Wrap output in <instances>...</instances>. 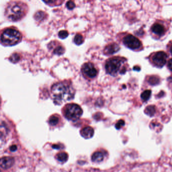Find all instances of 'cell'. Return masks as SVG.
Masks as SVG:
<instances>
[{"mask_svg":"<svg viewBox=\"0 0 172 172\" xmlns=\"http://www.w3.org/2000/svg\"><path fill=\"white\" fill-rule=\"evenodd\" d=\"M75 91L68 81L59 82L54 84L51 88V95L54 103L61 105L74 98Z\"/></svg>","mask_w":172,"mask_h":172,"instance_id":"6da1fadb","label":"cell"},{"mask_svg":"<svg viewBox=\"0 0 172 172\" xmlns=\"http://www.w3.org/2000/svg\"><path fill=\"white\" fill-rule=\"evenodd\" d=\"M27 11V6L25 3L13 1L8 4L6 8L5 16L9 20L18 21L24 18Z\"/></svg>","mask_w":172,"mask_h":172,"instance_id":"7a4b0ae2","label":"cell"},{"mask_svg":"<svg viewBox=\"0 0 172 172\" xmlns=\"http://www.w3.org/2000/svg\"><path fill=\"white\" fill-rule=\"evenodd\" d=\"M126 60L124 58L115 57L107 60L105 64V69L107 74L116 76L118 74H123L126 71L124 65Z\"/></svg>","mask_w":172,"mask_h":172,"instance_id":"3957f363","label":"cell"},{"mask_svg":"<svg viewBox=\"0 0 172 172\" xmlns=\"http://www.w3.org/2000/svg\"><path fill=\"white\" fill-rule=\"evenodd\" d=\"M22 39L21 33L15 28L4 30L1 36V44L5 46H12L18 44Z\"/></svg>","mask_w":172,"mask_h":172,"instance_id":"277c9868","label":"cell"},{"mask_svg":"<svg viewBox=\"0 0 172 172\" xmlns=\"http://www.w3.org/2000/svg\"><path fill=\"white\" fill-rule=\"evenodd\" d=\"M168 24L163 21L158 20L152 25L150 33L152 37L156 39H159L165 37L168 30Z\"/></svg>","mask_w":172,"mask_h":172,"instance_id":"5b68a950","label":"cell"},{"mask_svg":"<svg viewBox=\"0 0 172 172\" xmlns=\"http://www.w3.org/2000/svg\"><path fill=\"white\" fill-rule=\"evenodd\" d=\"M83 111L79 105L75 104H69L64 109V115L69 120L76 121L81 116Z\"/></svg>","mask_w":172,"mask_h":172,"instance_id":"8992f818","label":"cell"},{"mask_svg":"<svg viewBox=\"0 0 172 172\" xmlns=\"http://www.w3.org/2000/svg\"><path fill=\"white\" fill-rule=\"evenodd\" d=\"M122 43L124 46L133 51H140L143 48L142 43L138 39L130 34H126L122 37Z\"/></svg>","mask_w":172,"mask_h":172,"instance_id":"52a82bcc","label":"cell"},{"mask_svg":"<svg viewBox=\"0 0 172 172\" xmlns=\"http://www.w3.org/2000/svg\"><path fill=\"white\" fill-rule=\"evenodd\" d=\"M168 55L165 52L159 51L152 53L148 57V59L152 65L154 66L161 68L166 64Z\"/></svg>","mask_w":172,"mask_h":172,"instance_id":"ba28073f","label":"cell"},{"mask_svg":"<svg viewBox=\"0 0 172 172\" xmlns=\"http://www.w3.org/2000/svg\"><path fill=\"white\" fill-rule=\"evenodd\" d=\"M82 73L88 79H93L98 75V71L93 63L87 62L84 64L81 68Z\"/></svg>","mask_w":172,"mask_h":172,"instance_id":"9c48e42d","label":"cell"},{"mask_svg":"<svg viewBox=\"0 0 172 172\" xmlns=\"http://www.w3.org/2000/svg\"><path fill=\"white\" fill-rule=\"evenodd\" d=\"M58 42L52 41L48 44L49 48L53 50V53L57 55H62L65 53V48L60 44H57Z\"/></svg>","mask_w":172,"mask_h":172,"instance_id":"30bf717a","label":"cell"},{"mask_svg":"<svg viewBox=\"0 0 172 172\" xmlns=\"http://www.w3.org/2000/svg\"><path fill=\"white\" fill-rule=\"evenodd\" d=\"M120 48V46L116 43H111L105 46L104 49V54L106 55H111L119 51Z\"/></svg>","mask_w":172,"mask_h":172,"instance_id":"8fae6325","label":"cell"},{"mask_svg":"<svg viewBox=\"0 0 172 172\" xmlns=\"http://www.w3.org/2000/svg\"><path fill=\"white\" fill-rule=\"evenodd\" d=\"M14 163V159L11 157H2L1 159V168L4 169H7V168H11L13 166Z\"/></svg>","mask_w":172,"mask_h":172,"instance_id":"7c38bea8","label":"cell"},{"mask_svg":"<svg viewBox=\"0 0 172 172\" xmlns=\"http://www.w3.org/2000/svg\"><path fill=\"white\" fill-rule=\"evenodd\" d=\"M82 136L85 139L91 138L94 134V130L91 127L84 128L80 132Z\"/></svg>","mask_w":172,"mask_h":172,"instance_id":"4fadbf2b","label":"cell"},{"mask_svg":"<svg viewBox=\"0 0 172 172\" xmlns=\"http://www.w3.org/2000/svg\"><path fill=\"white\" fill-rule=\"evenodd\" d=\"M147 83L150 85H157L159 84L161 81L160 78L159 76L155 75H152L148 76L147 77Z\"/></svg>","mask_w":172,"mask_h":172,"instance_id":"5bb4252c","label":"cell"},{"mask_svg":"<svg viewBox=\"0 0 172 172\" xmlns=\"http://www.w3.org/2000/svg\"><path fill=\"white\" fill-rule=\"evenodd\" d=\"M91 159L94 162L99 163L102 161L104 159V154L101 152H95L92 155Z\"/></svg>","mask_w":172,"mask_h":172,"instance_id":"9a60e30c","label":"cell"},{"mask_svg":"<svg viewBox=\"0 0 172 172\" xmlns=\"http://www.w3.org/2000/svg\"><path fill=\"white\" fill-rule=\"evenodd\" d=\"M152 91L150 90H145L141 94V98L143 101L146 102L150 98Z\"/></svg>","mask_w":172,"mask_h":172,"instance_id":"2e32d148","label":"cell"},{"mask_svg":"<svg viewBox=\"0 0 172 172\" xmlns=\"http://www.w3.org/2000/svg\"><path fill=\"white\" fill-rule=\"evenodd\" d=\"M73 41L75 44L79 46V45L83 44L84 42V38L81 34H80L79 33H78L75 36Z\"/></svg>","mask_w":172,"mask_h":172,"instance_id":"e0dca14e","label":"cell"},{"mask_svg":"<svg viewBox=\"0 0 172 172\" xmlns=\"http://www.w3.org/2000/svg\"><path fill=\"white\" fill-rule=\"evenodd\" d=\"M145 113L146 115L150 116H154L155 113V107L153 105H149L148 107H147L145 110Z\"/></svg>","mask_w":172,"mask_h":172,"instance_id":"ac0fdd59","label":"cell"},{"mask_svg":"<svg viewBox=\"0 0 172 172\" xmlns=\"http://www.w3.org/2000/svg\"><path fill=\"white\" fill-rule=\"evenodd\" d=\"M58 160L61 162H64L68 159V156L66 152H61L57 155Z\"/></svg>","mask_w":172,"mask_h":172,"instance_id":"d6986e66","label":"cell"},{"mask_svg":"<svg viewBox=\"0 0 172 172\" xmlns=\"http://www.w3.org/2000/svg\"><path fill=\"white\" fill-rule=\"evenodd\" d=\"M20 59V55L17 53L12 54L9 58L10 61L13 63H17L19 61Z\"/></svg>","mask_w":172,"mask_h":172,"instance_id":"ffe728a7","label":"cell"},{"mask_svg":"<svg viewBox=\"0 0 172 172\" xmlns=\"http://www.w3.org/2000/svg\"><path fill=\"white\" fill-rule=\"evenodd\" d=\"M46 16V13L43 11H39L37 13H35L34 15V18L37 21L42 20Z\"/></svg>","mask_w":172,"mask_h":172,"instance_id":"44dd1931","label":"cell"},{"mask_svg":"<svg viewBox=\"0 0 172 172\" xmlns=\"http://www.w3.org/2000/svg\"><path fill=\"white\" fill-rule=\"evenodd\" d=\"M59 121V119L56 116H52L50 118L49 120V123L51 125H52L53 126H55V125L58 123V122Z\"/></svg>","mask_w":172,"mask_h":172,"instance_id":"7402d4cb","label":"cell"},{"mask_svg":"<svg viewBox=\"0 0 172 172\" xmlns=\"http://www.w3.org/2000/svg\"><path fill=\"white\" fill-rule=\"evenodd\" d=\"M69 33L67 30H62L58 33V36L60 39H65L68 36Z\"/></svg>","mask_w":172,"mask_h":172,"instance_id":"603a6c76","label":"cell"},{"mask_svg":"<svg viewBox=\"0 0 172 172\" xmlns=\"http://www.w3.org/2000/svg\"><path fill=\"white\" fill-rule=\"evenodd\" d=\"M66 7L69 10H73L75 7V4L72 1H68L67 2Z\"/></svg>","mask_w":172,"mask_h":172,"instance_id":"cb8c5ba5","label":"cell"},{"mask_svg":"<svg viewBox=\"0 0 172 172\" xmlns=\"http://www.w3.org/2000/svg\"><path fill=\"white\" fill-rule=\"evenodd\" d=\"M124 124H125L124 121L123 120H120L117 123L116 125H115V127L117 129H120L121 128L124 126Z\"/></svg>","mask_w":172,"mask_h":172,"instance_id":"d4e9b609","label":"cell"},{"mask_svg":"<svg viewBox=\"0 0 172 172\" xmlns=\"http://www.w3.org/2000/svg\"><path fill=\"white\" fill-rule=\"evenodd\" d=\"M167 67L172 72V58L168 60L167 64Z\"/></svg>","mask_w":172,"mask_h":172,"instance_id":"484cf974","label":"cell"},{"mask_svg":"<svg viewBox=\"0 0 172 172\" xmlns=\"http://www.w3.org/2000/svg\"><path fill=\"white\" fill-rule=\"evenodd\" d=\"M167 48L168 49V52H170L171 55H172V41H171L167 46Z\"/></svg>","mask_w":172,"mask_h":172,"instance_id":"4316f807","label":"cell"},{"mask_svg":"<svg viewBox=\"0 0 172 172\" xmlns=\"http://www.w3.org/2000/svg\"><path fill=\"white\" fill-rule=\"evenodd\" d=\"M17 146L15 145H13L12 146H10V150L11 152H15V150H17Z\"/></svg>","mask_w":172,"mask_h":172,"instance_id":"83f0119b","label":"cell"}]
</instances>
